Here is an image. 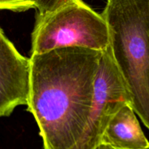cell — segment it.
<instances>
[{
  "instance_id": "cell-3",
  "label": "cell",
  "mask_w": 149,
  "mask_h": 149,
  "mask_svg": "<svg viewBox=\"0 0 149 149\" xmlns=\"http://www.w3.org/2000/svg\"><path fill=\"white\" fill-rule=\"evenodd\" d=\"M109 46L106 20L81 0H68L51 11L36 15L31 55L74 47L104 51Z\"/></svg>"
},
{
  "instance_id": "cell-8",
  "label": "cell",
  "mask_w": 149,
  "mask_h": 149,
  "mask_svg": "<svg viewBox=\"0 0 149 149\" xmlns=\"http://www.w3.org/2000/svg\"><path fill=\"white\" fill-rule=\"evenodd\" d=\"M147 149H149V148H147Z\"/></svg>"
},
{
  "instance_id": "cell-7",
  "label": "cell",
  "mask_w": 149,
  "mask_h": 149,
  "mask_svg": "<svg viewBox=\"0 0 149 149\" xmlns=\"http://www.w3.org/2000/svg\"><path fill=\"white\" fill-rule=\"evenodd\" d=\"M97 149H118L116 148H113V147L109 145H106V144L101 143L98 147H97Z\"/></svg>"
},
{
  "instance_id": "cell-6",
  "label": "cell",
  "mask_w": 149,
  "mask_h": 149,
  "mask_svg": "<svg viewBox=\"0 0 149 149\" xmlns=\"http://www.w3.org/2000/svg\"><path fill=\"white\" fill-rule=\"evenodd\" d=\"M101 143L118 149L149 148V141L130 104L122 106L112 117L103 134Z\"/></svg>"
},
{
  "instance_id": "cell-1",
  "label": "cell",
  "mask_w": 149,
  "mask_h": 149,
  "mask_svg": "<svg viewBox=\"0 0 149 149\" xmlns=\"http://www.w3.org/2000/svg\"><path fill=\"white\" fill-rule=\"evenodd\" d=\"M103 52L74 47L31 56L27 110L37 123L44 149H85Z\"/></svg>"
},
{
  "instance_id": "cell-5",
  "label": "cell",
  "mask_w": 149,
  "mask_h": 149,
  "mask_svg": "<svg viewBox=\"0 0 149 149\" xmlns=\"http://www.w3.org/2000/svg\"><path fill=\"white\" fill-rule=\"evenodd\" d=\"M31 84V58L23 56L0 31V116H9L17 106H27Z\"/></svg>"
},
{
  "instance_id": "cell-2",
  "label": "cell",
  "mask_w": 149,
  "mask_h": 149,
  "mask_svg": "<svg viewBox=\"0 0 149 149\" xmlns=\"http://www.w3.org/2000/svg\"><path fill=\"white\" fill-rule=\"evenodd\" d=\"M102 15L132 107L149 130V0H107Z\"/></svg>"
},
{
  "instance_id": "cell-4",
  "label": "cell",
  "mask_w": 149,
  "mask_h": 149,
  "mask_svg": "<svg viewBox=\"0 0 149 149\" xmlns=\"http://www.w3.org/2000/svg\"><path fill=\"white\" fill-rule=\"evenodd\" d=\"M132 100L112 55L110 46L103 52L95 84L93 106L84 138V148L97 149L109 122Z\"/></svg>"
}]
</instances>
